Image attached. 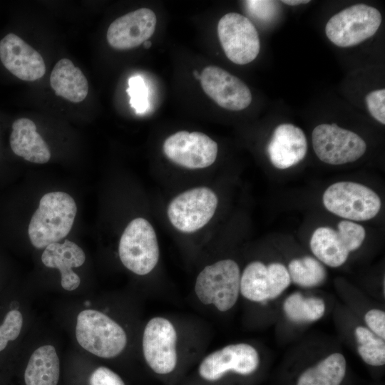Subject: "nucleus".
Here are the masks:
<instances>
[{
	"instance_id": "39448f33",
	"label": "nucleus",
	"mask_w": 385,
	"mask_h": 385,
	"mask_svg": "<svg viewBox=\"0 0 385 385\" xmlns=\"http://www.w3.org/2000/svg\"><path fill=\"white\" fill-rule=\"evenodd\" d=\"M379 11L364 4L342 10L328 21L325 33L339 47L356 46L374 36L381 24Z\"/></svg>"
},
{
	"instance_id": "a211bd4d",
	"label": "nucleus",
	"mask_w": 385,
	"mask_h": 385,
	"mask_svg": "<svg viewBox=\"0 0 385 385\" xmlns=\"http://www.w3.org/2000/svg\"><path fill=\"white\" fill-rule=\"evenodd\" d=\"M85 260L86 255L83 250L68 240H66L63 243L54 242L48 245L41 255V260L45 266L57 268L60 271L61 284L68 291L78 287L81 279L72 268L81 266Z\"/></svg>"
},
{
	"instance_id": "9b49d317",
	"label": "nucleus",
	"mask_w": 385,
	"mask_h": 385,
	"mask_svg": "<svg viewBox=\"0 0 385 385\" xmlns=\"http://www.w3.org/2000/svg\"><path fill=\"white\" fill-rule=\"evenodd\" d=\"M217 144L200 132L179 131L163 143L165 156L174 163L190 169L204 168L216 160Z\"/></svg>"
},
{
	"instance_id": "6e6552de",
	"label": "nucleus",
	"mask_w": 385,
	"mask_h": 385,
	"mask_svg": "<svg viewBox=\"0 0 385 385\" xmlns=\"http://www.w3.org/2000/svg\"><path fill=\"white\" fill-rule=\"evenodd\" d=\"M217 203V197L212 190L206 187L195 188L180 193L170 202L168 216L178 230L195 232L211 220Z\"/></svg>"
},
{
	"instance_id": "9d476101",
	"label": "nucleus",
	"mask_w": 385,
	"mask_h": 385,
	"mask_svg": "<svg viewBox=\"0 0 385 385\" xmlns=\"http://www.w3.org/2000/svg\"><path fill=\"white\" fill-rule=\"evenodd\" d=\"M176 342V331L169 320L154 317L148 322L143 336V351L145 361L155 373L167 374L174 370Z\"/></svg>"
},
{
	"instance_id": "c756f323",
	"label": "nucleus",
	"mask_w": 385,
	"mask_h": 385,
	"mask_svg": "<svg viewBox=\"0 0 385 385\" xmlns=\"http://www.w3.org/2000/svg\"><path fill=\"white\" fill-rule=\"evenodd\" d=\"M365 100L372 117L385 124V90L381 88L373 91L366 96Z\"/></svg>"
},
{
	"instance_id": "dca6fc26",
	"label": "nucleus",
	"mask_w": 385,
	"mask_h": 385,
	"mask_svg": "<svg viewBox=\"0 0 385 385\" xmlns=\"http://www.w3.org/2000/svg\"><path fill=\"white\" fill-rule=\"evenodd\" d=\"M0 59L9 71L23 81H36L46 73L41 54L12 33L0 41Z\"/></svg>"
},
{
	"instance_id": "bb28decb",
	"label": "nucleus",
	"mask_w": 385,
	"mask_h": 385,
	"mask_svg": "<svg viewBox=\"0 0 385 385\" xmlns=\"http://www.w3.org/2000/svg\"><path fill=\"white\" fill-rule=\"evenodd\" d=\"M130 96V106L138 114L145 113L150 106L148 89L144 79L140 76H132L128 79L126 90Z\"/></svg>"
},
{
	"instance_id": "7c9ffc66",
	"label": "nucleus",
	"mask_w": 385,
	"mask_h": 385,
	"mask_svg": "<svg viewBox=\"0 0 385 385\" xmlns=\"http://www.w3.org/2000/svg\"><path fill=\"white\" fill-rule=\"evenodd\" d=\"M90 385H125L116 373L105 366L95 369L89 379Z\"/></svg>"
},
{
	"instance_id": "b1692460",
	"label": "nucleus",
	"mask_w": 385,
	"mask_h": 385,
	"mask_svg": "<svg viewBox=\"0 0 385 385\" xmlns=\"http://www.w3.org/2000/svg\"><path fill=\"white\" fill-rule=\"evenodd\" d=\"M286 317L294 322L304 323L318 320L324 314L325 304L318 297H304L300 293L289 295L284 302Z\"/></svg>"
},
{
	"instance_id": "423d86ee",
	"label": "nucleus",
	"mask_w": 385,
	"mask_h": 385,
	"mask_svg": "<svg viewBox=\"0 0 385 385\" xmlns=\"http://www.w3.org/2000/svg\"><path fill=\"white\" fill-rule=\"evenodd\" d=\"M118 252L123 265L133 273L151 272L159 259V247L150 223L141 217L133 220L122 234Z\"/></svg>"
},
{
	"instance_id": "aec40b11",
	"label": "nucleus",
	"mask_w": 385,
	"mask_h": 385,
	"mask_svg": "<svg viewBox=\"0 0 385 385\" xmlns=\"http://www.w3.org/2000/svg\"><path fill=\"white\" fill-rule=\"evenodd\" d=\"M50 84L57 96L73 103L81 102L88 93L86 76L68 58H62L56 63L50 76Z\"/></svg>"
},
{
	"instance_id": "a878e982",
	"label": "nucleus",
	"mask_w": 385,
	"mask_h": 385,
	"mask_svg": "<svg viewBox=\"0 0 385 385\" xmlns=\"http://www.w3.org/2000/svg\"><path fill=\"white\" fill-rule=\"evenodd\" d=\"M355 336L358 343V353L364 361L371 366L384 365L385 363L384 339L364 327L356 328Z\"/></svg>"
},
{
	"instance_id": "5701e85b",
	"label": "nucleus",
	"mask_w": 385,
	"mask_h": 385,
	"mask_svg": "<svg viewBox=\"0 0 385 385\" xmlns=\"http://www.w3.org/2000/svg\"><path fill=\"white\" fill-rule=\"evenodd\" d=\"M346 368L344 356L334 353L304 371L297 385H339L345 376Z\"/></svg>"
},
{
	"instance_id": "2f4dec72",
	"label": "nucleus",
	"mask_w": 385,
	"mask_h": 385,
	"mask_svg": "<svg viewBox=\"0 0 385 385\" xmlns=\"http://www.w3.org/2000/svg\"><path fill=\"white\" fill-rule=\"evenodd\" d=\"M364 320L371 330L378 337L385 339V313L384 311L374 309L368 311Z\"/></svg>"
},
{
	"instance_id": "ddd939ff",
	"label": "nucleus",
	"mask_w": 385,
	"mask_h": 385,
	"mask_svg": "<svg viewBox=\"0 0 385 385\" xmlns=\"http://www.w3.org/2000/svg\"><path fill=\"white\" fill-rule=\"evenodd\" d=\"M260 362L257 350L247 344H230L207 355L199 366L200 376L215 381L227 372L249 375L256 371Z\"/></svg>"
},
{
	"instance_id": "4468645a",
	"label": "nucleus",
	"mask_w": 385,
	"mask_h": 385,
	"mask_svg": "<svg viewBox=\"0 0 385 385\" xmlns=\"http://www.w3.org/2000/svg\"><path fill=\"white\" fill-rule=\"evenodd\" d=\"M203 91L220 107L241 111L250 106V88L237 77L217 66H207L200 74Z\"/></svg>"
},
{
	"instance_id": "c85d7f7f",
	"label": "nucleus",
	"mask_w": 385,
	"mask_h": 385,
	"mask_svg": "<svg viewBox=\"0 0 385 385\" xmlns=\"http://www.w3.org/2000/svg\"><path fill=\"white\" fill-rule=\"evenodd\" d=\"M23 324L21 313L16 310L9 311L0 326V351L4 350L9 341L15 340L19 335Z\"/></svg>"
},
{
	"instance_id": "473e14b6",
	"label": "nucleus",
	"mask_w": 385,
	"mask_h": 385,
	"mask_svg": "<svg viewBox=\"0 0 385 385\" xmlns=\"http://www.w3.org/2000/svg\"><path fill=\"white\" fill-rule=\"evenodd\" d=\"M249 12L260 19H268L273 16L275 2L272 1H245Z\"/></svg>"
},
{
	"instance_id": "7ed1b4c3",
	"label": "nucleus",
	"mask_w": 385,
	"mask_h": 385,
	"mask_svg": "<svg viewBox=\"0 0 385 385\" xmlns=\"http://www.w3.org/2000/svg\"><path fill=\"white\" fill-rule=\"evenodd\" d=\"M238 265L232 260H223L205 267L197 275L195 291L204 304H213L226 312L236 303L240 285Z\"/></svg>"
},
{
	"instance_id": "393cba45",
	"label": "nucleus",
	"mask_w": 385,
	"mask_h": 385,
	"mask_svg": "<svg viewBox=\"0 0 385 385\" xmlns=\"http://www.w3.org/2000/svg\"><path fill=\"white\" fill-rule=\"evenodd\" d=\"M287 270L291 281L303 287H313L322 284L327 275L322 264L310 256L292 260Z\"/></svg>"
},
{
	"instance_id": "f257e3e1",
	"label": "nucleus",
	"mask_w": 385,
	"mask_h": 385,
	"mask_svg": "<svg viewBox=\"0 0 385 385\" xmlns=\"http://www.w3.org/2000/svg\"><path fill=\"white\" fill-rule=\"evenodd\" d=\"M76 212L75 200L68 193L58 191L45 194L29 225L31 244L41 249L58 242L71 231Z\"/></svg>"
},
{
	"instance_id": "cd10ccee",
	"label": "nucleus",
	"mask_w": 385,
	"mask_h": 385,
	"mask_svg": "<svg viewBox=\"0 0 385 385\" xmlns=\"http://www.w3.org/2000/svg\"><path fill=\"white\" fill-rule=\"evenodd\" d=\"M337 228V232L349 252L360 247L366 236L363 226L350 220H342Z\"/></svg>"
},
{
	"instance_id": "1a4fd4ad",
	"label": "nucleus",
	"mask_w": 385,
	"mask_h": 385,
	"mask_svg": "<svg viewBox=\"0 0 385 385\" xmlns=\"http://www.w3.org/2000/svg\"><path fill=\"white\" fill-rule=\"evenodd\" d=\"M217 35L226 56L236 64L249 63L259 54L257 29L249 19L240 14H225L218 22Z\"/></svg>"
},
{
	"instance_id": "0eeeda50",
	"label": "nucleus",
	"mask_w": 385,
	"mask_h": 385,
	"mask_svg": "<svg viewBox=\"0 0 385 385\" xmlns=\"http://www.w3.org/2000/svg\"><path fill=\"white\" fill-rule=\"evenodd\" d=\"M312 145L318 158L338 165L359 159L366 150L365 141L356 133L335 123L316 126L312 135Z\"/></svg>"
},
{
	"instance_id": "c9c22d12",
	"label": "nucleus",
	"mask_w": 385,
	"mask_h": 385,
	"mask_svg": "<svg viewBox=\"0 0 385 385\" xmlns=\"http://www.w3.org/2000/svg\"><path fill=\"white\" fill-rule=\"evenodd\" d=\"M193 76L196 79L200 80V75L198 73L197 71H193Z\"/></svg>"
},
{
	"instance_id": "f03ea898",
	"label": "nucleus",
	"mask_w": 385,
	"mask_h": 385,
	"mask_svg": "<svg viewBox=\"0 0 385 385\" xmlns=\"http://www.w3.org/2000/svg\"><path fill=\"white\" fill-rule=\"evenodd\" d=\"M76 337L84 349L106 359L120 354L127 343L123 329L105 314L93 309L78 314Z\"/></svg>"
},
{
	"instance_id": "f704fd0d",
	"label": "nucleus",
	"mask_w": 385,
	"mask_h": 385,
	"mask_svg": "<svg viewBox=\"0 0 385 385\" xmlns=\"http://www.w3.org/2000/svg\"><path fill=\"white\" fill-rule=\"evenodd\" d=\"M143 46L145 48H148L151 46V42L148 40L143 43Z\"/></svg>"
},
{
	"instance_id": "412c9836",
	"label": "nucleus",
	"mask_w": 385,
	"mask_h": 385,
	"mask_svg": "<svg viewBox=\"0 0 385 385\" xmlns=\"http://www.w3.org/2000/svg\"><path fill=\"white\" fill-rule=\"evenodd\" d=\"M60 363L55 348L45 345L31 354L24 372L26 385H57Z\"/></svg>"
},
{
	"instance_id": "f8f14e48",
	"label": "nucleus",
	"mask_w": 385,
	"mask_h": 385,
	"mask_svg": "<svg viewBox=\"0 0 385 385\" xmlns=\"http://www.w3.org/2000/svg\"><path fill=\"white\" fill-rule=\"evenodd\" d=\"M287 269L281 263L265 265L261 262L250 263L240 277V291L252 302H265L279 296L290 284Z\"/></svg>"
},
{
	"instance_id": "6ab92c4d",
	"label": "nucleus",
	"mask_w": 385,
	"mask_h": 385,
	"mask_svg": "<svg viewBox=\"0 0 385 385\" xmlns=\"http://www.w3.org/2000/svg\"><path fill=\"white\" fill-rule=\"evenodd\" d=\"M9 142L14 154L29 162L43 164L51 158L48 145L29 118H21L13 123Z\"/></svg>"
},
{
	"instance_id": "72a5a7b5",
	"label": "nucleus",
	"mask_w": 385,
	"mask_h": 385,
	"mask_svg": "<svg viewBox=\"0 0 385 385\" xmlns=\"http://www.w3.org/2000/svg\"><path fill=\"white\" fill-rule=\"evenodd\" d=\"M282 3L289 5V6H297L303 4H308L310 2L309 0H284L282 1Z\"/></svg>"
},
{
	"instance_id": "20e7f679",
	"label": "nucleus",
	"mask_w": 385,
	"mask_h": 385,
	"mask_svg": "<svg viewBox=\"0 0 385 385\" xmlns=\"http://www.w3.org/2000/svg\"><path fill=\"white\" fill-rule=\"evenodd\" d=\"M323 203L330 212L354 221L374 218L381 206V199L374 190L350 181L337 182L329 186L323 194Z\"/></svg>"
},
{
	"instance_id": "f3484780",
	"label": "nucleus",
	"mask_w": 385,
	"mask_h": 385,
	"mask_svg": "<svg viewBox=\"0 0 385 385\" xmlns=\"http://www.w3.org/2000/svg\"><path fill=\"white\" fill-rule=\"evenodd\" d=\"M267 151L275 168H289L305 157L307 151L306 136L299 127L291 123L280 124L274 129Z\"/></svg>"
},
{
	"instance_id": "4be33fe9",
	"label": "nucleus",
	"mask_w": 385,
	"mask_h": 385,
	"mask_svg": "<svg viewBox=\"0 0 385 385\" xmlns=\"http://www.w3.org/2000/svg\"><path fill=\"white\" fill-rule=\"evenodd\" d=\"M310 247L321 262L332 267L342 265L349 254L337 231L329 227H319L314 231Z\"/></svg>"
},
{
	"instance_id": "2eb2a0df",
	"label": "nucleus",
	"mask_w": 385,
	"mask_h": 385,
	"mask_svg": "<svg viewBox=\"0 0 385 385\" xmlns=\"http://www.w3.org/2000/svg\"><path fill=\"white\" fill-rule=\"evenodd\" d=\"M157 23L155 13L147 8L138 9L113 21L106 38L111 46L118 50L130 49L148 41Z\"/></svg>"
}]
</instances>
